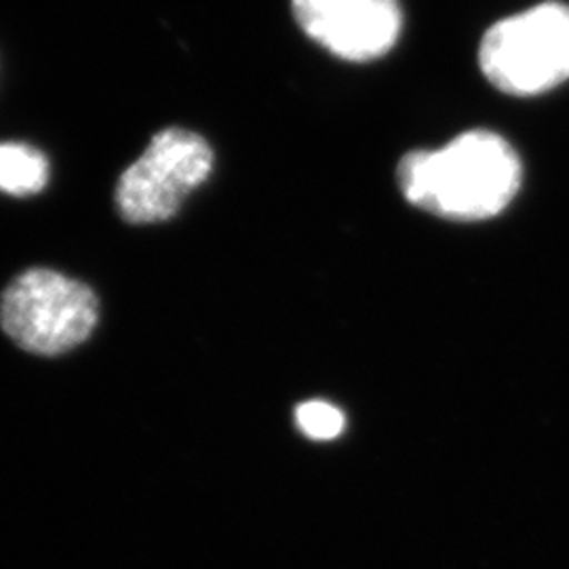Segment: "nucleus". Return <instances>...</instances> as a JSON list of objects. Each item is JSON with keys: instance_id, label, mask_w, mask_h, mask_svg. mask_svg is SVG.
<instances>
[{"instance_id": "obj_3", "label": "nucleus", "mask_w": 569, "mask_h": 569, "mask_svg": "<svg viewBox=\"0 0 569 569\" xmlns=\"http://www.w3.org/2000/svg\"><path fill=\"white\" fill-rule=\"evenodd\" d=\"M100 305L87 284L56 270L32 268L0 300V327L16 345L53 357L82 345L98 326Z\"/></svg>"}, {"instance_id": "obj_1", "label": "nucleus", "mask_w": 569, "mask_h": 569, "mask_svg": "<svg viewBox=\"0 0 569 569\" xmlns=\"http://www.w3.org/2000/svg\"><path fill=\"white\" fill-rule=\"evenodd\" d=\"M397 176L409 203L456 222H481L519 192L521 161L505 138L477 129L439 150L409 152Z\"/></svg>"}, {"instance_id": "obj_7", "label": "nucleus", "mask_w": 569, "mask_h": 569, "mask_svg": "<svg viewBox=\"0 0 569 569\" xmlns=\"http://www.w3.org/2000/svg\"><path fill=\"white\" fill-rule=\"evenodd\" d=\"M296 422L308 439L331 441L342 435L345 413L327 401H306L296 409Z\"/></svg>"}, {"instance_id": "obj_4", "label": "nucleus", "mask_w": 569, "mask_h": 569, "mask_svg": "<svg viewBox=\"0 0 569 569\" xmlns=\"http://www.w3.org/2000/svg\"><path fill=\"white\" fill-rule=\"evenodd\" d=\"M213 150L199 133L169 127L152 138L142 157L117 183V207L129 224H159L173 218L186 197L207 182Z\"/></svg>"}, {"instance_id": "obj_5", "label": "nucleus", "mask_w": 569, "mask_h": 569, "mask_svg": "<svg viewBox=\"0 0 569 569\" xmlns=\"http://www.w3.org/2000/svg\"><path fill=\"white\" fill-rule=\"evenodd\" d=\"M293 18L312 41L336 58L378 60L399 41V0H291Z\"/></svg>"}, {"instance_id": "obj_6", "label": "nucleus", "mask_w": 569, "mask_h": 569, "mask_svg": "<svg viewBox=\"0 0 569 569\" xmlns=\"http://www.w3.org/2000/svg\"><path fill=\"white\" fill-rule=\"evenodd\" d=\"M49 182V161L28 143H0V190L13 197L37 194Z\"/></svg>"}, {"instance_id": "obj_2", "label": "nucleus", "mask_w": 569, "mask_h": 569, "mask_svg": "<svg viewBox=\"0 0 569 569\" xmlns=\"http://www.w3.org/2000/svg\"><path fill=\"white\" fill-rule=\"evenodd\" d=\"M479 63L488 81L510 96H538L568 81V4L542 2L493 23Z\"/></svg>"}]
</instances>
